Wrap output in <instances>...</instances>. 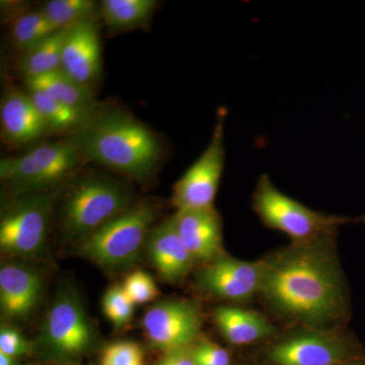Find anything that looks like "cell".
<instances>
[{
  "label": "cell",
  "instance_id": "obj_1",
  "mask_svg": "<svg viewBox=\"0 0 365 365\" xmlns=\"http://www.w3.org/2000/svg\"><path fill=\"white\" fill-rule=\"evenodd\" d=\"M336 237L292 242L259 260V297L288 326L344 329L350 314L349 295Z\"/></svg>",
  "mask_w": 365,
  "mask_h": 365
},
{
  "label": "cell",
  "instance_id": "obj_2",
  "mask_svg": "<svg viewBox=\"0 0 365 365\" xmlns=\"http://www.w3.org/2000/svg\"><path fill=\"white\" fill-rule=\"evenodd\" d=\"M71 139L78 146L83 160L136 180L150 177L162 157L158 137L124 112L91 117Z\"/></svg>",
  "mask_w": 365,
  "mask_h": 365
},
{
  "label": "cell",
  "instance_id": "obj_3",
  "mask_svg": "<svg viewBox=\"0 0 365 365\" xmlns=\"http://www.w3.org/2000/svg\"><path fill=\"white\" fill-rule=\"evenodd\" d=\"M253 208L266 227L295 242L336 235L338 228L348 223H365V216L345 217L312 210L276 188L267 175H262L257 182Z\"/></svg>",
  "mask_w": 365,
  "mask_h": 365
},
{
  "label": "cell",
  "instance_id": "obj_4",
  "mask_svg": "<svg viewBox=\"0 0 365 365\" xmlns=\"http://www.w3.org/2000/svg\"><path fill=\"white\" fill-rule=\"evenodd\" d=\"M362 357L364 348L345 329L290 327L265 351L268 365H341Z\"/></svg>",
  "mask_w": 365,
  "mask_h": 365
},
{
  "label": "cell",
  "instance_id": "obj_5",
  "mask_svg": "<svg viewBox=\"0 0 365 365\" xmlns=\"http://www.w3.org/2000/svg\"><path fill=\"white\" fill-rule=\"evenodd\" d=\"M150 203H138L81 239L79 251L103 268L126 267L138 258L146 246L155 222Z\"/></svg>",
  "mask_w": 365,
  "mask_h": 365
},
{
  "label": "cell",
  "instance_id": "obj_6",
  "mask_svg": "<svg viewBox=\"0 0 365 365\" xmlns=\"http://www.w3.org/2000/svg\"><path fill=\"white\" fill-rule=\"evenodd\" d=\"M83 160L71 138L42 144L18 157L0 160V179L16 192L50 188L71 176Z\"/></svg>",
  "mask_w": 365,
  "mask_h": 365
},
{
  "label": "cell",
  "instance_id": "obj_7",
  "mask_svg": "<svg viewBox=\"0 0 365 365\" xmlns=\"http://www.w3.org/2000/svg\"><path fill=\"white\" fill-rule=\"evenodd\" d=\"M130 206L128 192L118 182L86 180L67 196L62 218L64 232L71 237L83 239Z\"/></svg>",
  "mask_w": 365,
  "mask_h": 365
},
{
  "label": "cell",
  "instance_id": "obj_8",
  "mask_svg": "<svg viewBox=\"0 0 365 365\" xmlns=\"http://www.w3.org/2000/svg\"><path fill=\"white\" fill-rule=\"evenodd\" d=\"M40 345L48 354L71 359L88 351L95 331L85 307L72 290H61L52 302L43 323Z\"/></svg>",
  "mask_w": 365,
  "mask_h": 365
},
{
  "label": "cell",
  "instance_id": "obj_9",
  "mask_svg": "<svg viewBox=\"0 0 365 365\" xmlns=\"http://www.w3.org/2000/svg\"><path fill=\"white\" fill-rule=\"evenodd\" d=\"M227 111L217 114L215 131L207 148L174 185L173 204L178 210L215 208V200L225 169L223 141Z\"/></svg>",
  "mask_w": 365,
  "mask_h": 365
},
{
  "label": "cell",
  "instance_id": "obj_10",
  "mask_svg": "<svg viewBox=\"0 0 365 365\" xmlns=\"http://www.w3.org/2000/svg\"><path fill=\"white\" fill-rule=\"evenodd\" d=\"M203 319L198 304L188 299H165L144 314L143 328L150 344L163 353L193 345Z\"/></svg>",
  "mask_w": 365,
  "mask_h": 365
},
{
  "label": "cell",
  "instance_id": "obj_11",
  "mask_svg": "<svg viewBox=\"0 0 365 365\" xmlns=\"http://www.w3.org/2000/svg\"><path fill=\"white\" fill-rule=\"evenodd\" d=\"M260 261L239 260L225 252L197 270V289L212 299L246 302L260 294Z\"/></svg>",
  "mask_w": 365,
  "mask_h": 365
},
{
  "label": "cell",
  "instance_id": "obj_12",
  "mask_svg": "<svg viewBox=\"0 0 365 365\" xmlns=\"http://www.w3.org/2000/svg\"><path fill=\"white\" fill-rule=\"evenodd\" d=\"M51 211V197L31 195L21 199L2 215L0 248L4 254L28 256L44 245Z\"/></svg>",
  "mask_w": 365,
  "mask_h": 365
},
{
  "label": "cell",
  "instance_id": "obj_13",
  "mask_svg": "<svg viewBox=\"0 0 365 365\" xmlns=\"http://www.w3.org/2000/svg\"><path fill=\"white\" fill-rule=\"evenodd\" d=\"M102 67L98 26L95 18L86 19L67 31L62 51L61 71L81 85L88 86Z\"/></svg>",
  "mask_w": 365,
  "mask_h": 365
},
{
  "label": "cell",
  "instance_id": "obj_14",
  "mask_svg": "<svg viewBox=\"0 0 365 365\" xmlns=\"http://www.w3.org/2000/svg\"><path fill=\"white\" fill-rule=\"evenodd\" d=\"M173 218L196 263H207L222 253V220L215 208L178 210Z\"/></svg>",
  "mask_w": 365,
  "mask_h": 365
},
{
  "label": "cell",
  "instance_id": "obj_15",
  "mask_svg": "<svg viewBox=\"0 0 365 365\" xmlns=\"http://www.w3.org/2000/svg\"><path fill=\"white\" fill-rule=\"evenodd\" d=\"M145 248L153 267L167 282H181L196 263L178 234L173 216L153 227Z\"/></svg>",
  "mask_w": 365,
  "mask_h": 365
},
{
  "label": "cell",
  "instance_id": "obj_16",
  "mask_svg": "<svg viewBox=\"0 0 365 365\" xmlns=\"http://www.w3.org/2000/svg\"><path fill=\"white\" fill-rule=\"evenodd\" d=\"M39 274L21 264H6L0 269V309L4 318L20 319L32 313L40 299Z\"/></svg>",
  "mask_w": 365,
  "mask_h": 365
},
{
  "label": "cell",
  "instance_id": "obj_17",
  "mask_svg": "<svg viewBox=\"0 0 365 365\" xmlns=\"http://www.w3.org/2000/svg\"><path fill=\"white\" fill-rule=\"evenodd\" d=\"M0 122L4 137L14 144L37 140L49 130L30 93L21 91H11L4 98Z\"/></svg>",
  "mask_w": 365,
  "mask_h": 365
},
{
  "label": "cell",
  "instance_id": "obj_18",
  "mask_svg": "<svg viewBox=\"0 0 365 365\" xmlns=\"http://www.w3.org/2000/svg\"><path fill=\"white\" fill-rule=\"evenodd\" d=\"M212 316L222 337L234 346L253 344L276 335L272 324L256 312L222 306L216 307Z\"/></svg>",
  "mask_w": 365,
  "mask_h": 365
},
{
  "label": "cell",
  "instance_id": "obj_19",
  "mask_svg": "<svg viewBox=\"0 0 365 365\" xmlns=\"http://www.w3.org/2000/svg\"><path fill=\"white\" fill-rule=\"evenodd\" d=\"M26 83L29 90L42 91L62 104L81 111L91 113L93 110V98L90 88L81 85L62 71L26 79Z\"/></svg>",
  "mask_w": 365,
  "mask_h": 365
},
{
  "label": "cell",
  "instance_id": "obj_20",
  "mask_svg": "<svg viewBox=\"0 0 365 365\" xmlns=\"http://www.w3.org/2000/svg\"><path fill=\"white\" fill-rule=\"evenodd\" d=\"M67 31L68 29L57 31L26 52L21 64V71L26 81L61 71L62 51Z\"/></svg>",
  "mask_w": 365,
  "mask_h": 365
},
{
  "label": "cell",
  "instance_id": "obj_21",
  "mask_svg": "<svg viewBox=\"0 0 365 365\" xmlns=\"http://www.w3.org/2000/svg\"><path fill=\"white\" fill-rule=\"evenodd\" d=\"M157 6L155 0H104L101 4V16L111 30H127L150 20Z\"/></svg>",
  "mask_w": 365,
  "mask_h": 365
},
{
  "label": "cell",
  "instance_id": "obj_22",
  "mask_svg": "<svg viewBox=\"0 0 365 365\" xmlns=\"http://www.w3.org/2000/svg\"><path fill=\"white\" fill-rule=\"evenodd\" d=\"M48 129L55 131L78 130L93 117L91 113L69 107L40 91H29Z\"/></svg>",
  "mask_w": 365,
  "mask_h": 365
},
{
  "label": "cell",
  "instance_id": "obj_23",
  "mask_svg": "<svg viewBox=\"0 0 365 365\" xmlns=\"http://www.w3.org/2000/svg\"><path fill=\"white\" fill-rule=\"evenodd\" d=\"M56 28L42 11L21 14L14 21L11 36L16 47L29 51L57 32Z\"/></svg>",
  "mask_w": 365,
  "mask_h": 365
},
{
  "label": "cell",
  "instance_id": "obj_24",
  "mask_svg": "<svg viewBox=\"0 0 365 365\" xmlns=\"http://www.w3.org/2000/svg\"><path fill=\"white\" fill-rule=\"evenodd\" d=\"M96 9L97 4L91 0H51L46 2L42 11L57 30H66L93 18Z\"/></svg>",
  "mask_w": 365,
  "mask_h": 365
},
{
  "label": "cell",
  "instance_id": "obj_25",
  "mask_svg": "<svg viewBox=\"0 0 365 365\" xmlns=\"http://www.w3.org/2000/svg\"><path fill=\"white\" fill-rule=\"evenodd\" d=\"M134 307L135 304L129 299L122 285L108 288L103 297V313L117 329L123 328L131 321Z\"/></svg>",
  "mask_w": 365,
  "mask_h": 365
},
{
  "label": "cell",
  "instance_id": "obj_26",
  "mask_svg": "<svg viewBox=\"0 0 365 365\" xmlns=\"http://www.w3.org/2000/svg\"><path fill=\"white\" fill-rule=\"evenodd\" d=\"M100 365H145L143 349L133 341H117L106 346Z\"/></svg>",
  "mask_w": 365,
  "mask_h": 365
},
{
  "label": "cell",
  "instance_id": "obj_27",
  "mask_svg": "<svg viewBox=\"0 0 365 365\" xmlns=\"http://www.w3.org/2000/svg\"><path fill=\"white\" fill-rule=\"evenodd\" d=\"M122 287L135 306L153 302L160 294L153 278L143 270L129 274L125 278Z\"/></svg>",
  "mask_w": 365,
  "mask_h": 365
},
{
  "label": "cell",
  "instance_id": "obj_28",
  "mask_svg": "<svg viewBox=\"0 0 365 365\" xmlns=\"http://www.w3.org/2000/svg\"><path fill=\"white\" fill-rule=\"evenodd\" d=\"M197 365H230V353L212 341L197 340L192 345Z\"/></svg>",
  "mask_w": 365,
  "mask_h": 365
},
{
  "label": "cell",
  "instance_id": "obj_29",
  "mask_svg": "<svg viewBox=\"0 0 365 365\" xmlns=\"http://www.w3.org/2000/svg\"><path fill=\"white\" fill-rule=\"evenodd\" d=\"M32 349L25 336L13 328V327H1L0 330V353L9 355L14 359L28 355Z\"/></svg>",
  "mask_w": 365,
  "mask_h": 365
},
{
  "label": "cell",
  "instance_id": "obj_30",
  "mask_svg": "<svg viewBox=\"0 0 365 365\" xmlns=\"http://www.w3.org/2000/svg\"><path fill=\"white\" fill-rule=\"evenodd\" d=\"M157 365H197L192 345L163 353Z\"/></svg>",
  "mask_w": 365,
  "mask_h": 365
},
{
  "label": "cell",
  "instance_id": "obj_31",
  "mask_svg": "<svg viewBox=\"0 0 365 365\" xmlns=\"http://www.w3.org/2000/svg\"><path fill=\"white\" fill-rule=\"evenodd\" d=\"M0 365H16V359L0 353Z\"/></svg>",
  "mask_w": 365,
  "mask_h": 365
},
{
  "label": "cell",
  "instance_id": "obj_32",
  "mask_svg": "<svg viewBox=\"0 0 365 365\" xmlns=\"http://www.w3.org/2000/svg\"><path fill=\"white\" fill-rule=\"evenodd\" d=\"M341 365H365V357H362V359L352 360V361L346 362V364H343Z\"/></svg>",
  "mask_w": 365,
  "mask_h": 365
}]
</instances>
